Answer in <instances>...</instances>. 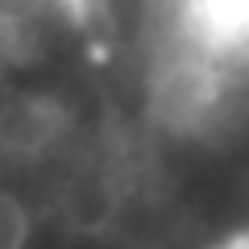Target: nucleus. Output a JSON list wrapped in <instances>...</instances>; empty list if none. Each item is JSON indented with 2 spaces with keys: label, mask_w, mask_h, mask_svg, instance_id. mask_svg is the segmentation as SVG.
Listing matches in <instances>:
<instances>
[{
  "label": "nucleus",
  "mask_w": 249,
  "mask_h": 249,
  "mask_svg": "<svg viewBox=\"0 0 249 249\" xmlns=\"http://www.w3.org/2000/svg\"><path fill=\"white\" fill-rule=\"evenodd\" d=\"M0 249H199L121 0H0Z\"/></svg>",
  "instance_id": "obj_1"
},
{
  "label": "nucleus",
  "mask_w": 249,
  "mask_h": 249,
  "mask_svg": "<svg viewBox=\"0 0 249 249\" xmlns=\"http://www.w3.org/2000/svg\"><path fill=\"white\" fill-rule=\"evenodd\" d=\"M158 25H162V4H158ZM162 42H166V34H162ZM166 58H170V46H166ZM170 75H175V62H170ZM175 88H178V79H175ZM178 108H183V91H178ZM183 121H187V112H183ZM187 137H191V124H187ZM191 150H196V137H191ZM196 162H199V150H196ZM199 175H204V166H199ZM204 191H208V183H204ZM208 212H212V199H208ZM212 229H216V216H212ZM216 245H220V232H216Z\"/></svg>",
  "instance_id": "obj_2"
}]
</instances>
